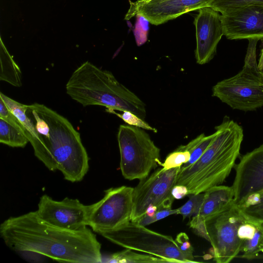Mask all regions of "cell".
<instances>
[{
    "label": "cell",
    "instance_id": "1",
    "mask_svg": "<svg viewBox=\"0 0 263 263\" xmlns=\"http://www.w3.org/2000/svg\"><path fill=\"white\" fill-rule=\"evenodd\" d=\"M0 235L16 253L32 251L64 262H102L101 245L87 227L62 229L43 220L36 211L6 219L0 225Z\"/></svg>",
    "mask_w": 263,
    "mask_h": 263
},
{
    "label": "cell",
    "instance_id": "2",
    "mask_svg": "<svg viewBox=\"0 0 263 263\" xmlns=\"http://www.w3.org/2000/svg\"><path fill=\"white\" fill-rule=\"evenodd\" d=\"M43 147L37 158L51 171H60L65 180L81 181L89 169V158L79 133L65 117L44 104L28 105Z\"/></svg>",
    "mask_w": 263,
    "mask_h": 263
},
{
    "label": "cell",
    "instance_id": "3",
    "mask_svg": "<svg viewBox=\"0 0 263 263\" xmlns=\"http://www.w3.org/2000/svg\"><path fill=\"white\" fill-rule=\"evenodd\" d=\"M215 128L216 135L202 155L192 165L180 167L176 185L185 186L187 195L221 184L239 156L243 138L241 126L226 116Z\"/></svg>",
    "mask_w": 263,
    "mask_h": 263
},
{
    "label": "cell",
    "instance_id": "4",
    "mask_svg": "<svg viewBox=\"0 0 263 263\" xmlns=\"http://www.w3.org/2000/svg\"><path fill=\"white\" fill-rule=\"evenodd\" d=\"M66 90L83 106H103L106 111L127 110L145 120V103L120 83L111 72L89 61L82 63L73 72L66 84Z\"/></svg>",
    "mask_w": 263,
    "mask_h": 263
},
{
    "label": "cell",
    "instance_id": "5",
    "mask_svg": "<svg viewBox=\"0 0 263 263\" xmlns=\"http://www.w3.org/2000/svg\"><path fill=\"white\" fill-rule=\"evenodd\" d=\"M259 40L248 39L242 69L212 88V96L234 109L253 111L263 106V77L258 68L256 54Z\"/></svg>",
    "mask_w": 263,
    "mask_h": 263
},
{
    "label": "cell",
    "instance_id": "6",
    "mask_svg": "<svg viewBox=\"0 0 263 263\" xmlns=\"http://www.w3.org/2000/svg\"><path fill=\"white\" fill-rule=\"evenodd\" d=\"M117 140L120 167L124 178L142 179L161 165L160 150L143 129L128 124L120 125Z\"/></svg>",
    "mask_w": 263,
    "mask_h": 263
},
{
    "label": "cell",
    "instance_id": "7",
    "mask_svg": "<svg viewBox=\"0 0 263 263\" xmlns=\"http://www.w3.org/2000/svg\"><path fill=\"white\" fill-rule=\"evenodd\" d=\"M246 218L233 204L228 209L191 227L195 234L210 242L214 260L229 263L240 252V226Z\"/></svg>",
    "mask_w": 263,
    "mask_h": 263
},
{
    "label": "cell",
    "instance_id": "8",
    "mask_svg": "<svg viewBox=\"0 0 263 263\" xmlns=\"http://www.w3.org/2000/svg\"><path fill=\"white\" fill-rule=\"evenodd\" d=\"M99 234L123 248L157 256L170 263L192 262L180 251L172 236L153 231L135 222L130 221Z\"/></svg>",
    "mask_w": 263,
    "mask_h": 263
},
{
    "label": "cell",
    "instance_id": "9",
    "mask_svg": "<svg viewBox=\"0 0 263 263\" xmlns=\"http://www.w3.org/2000/svg\"><path fill=\"white\" fill-rule=\"evenodd\" d=\"M180 167L156 170L151 175L139 180L133 190V207L131 221L142 217L149 206L157 209L172 208L175 198L172 194Z\"/></svg>",
    "mask_w": 263,
    "mask_h": 263
},
{
    "label": "cell",
    "instance_id": "10",
    "mask_svg": "<svg viewBox=\"0 0 263 263\" xmlns=\"http://www.w3.org/2000/svg\"><path fill=\"white\" fill-rule=\"evenodd\" d=\"M133 190L125 185L105 190L101 200L90 204L88 226L100 234L130 221Z\"/></svg>",
    "mask_w": 263,
    "mask_h": 263
},
{
    "label": "cell",
    "instance_id": "11",
    "mask_svg": "<svg viewBox=\"0 0 263 263\" xmlns=\"http://www.w3.org/2000/svg\"><path fill=\"white\" fill-rule=\"evenodd\" d=\"M90 205H85L77 199L65 198L55 200L42 195L36 212L44 221L54 226L71 230H80L88 224Z\"/></svg>",
    "mask_w": 263,
    "mask_h": 263
},
{
    "label": "cell",
    "instance_id": "12",
    "mask_svg": "<svg viewBox=\"0 0 263 263\" xmlns=\"http://www.w3.org/2000/svg\"><path fill=\"white\" fill-rule=\"evenodd\" d=\"M235 168L232 186L234 204L238 206L250 196L263 191V143L243 155Z\"/></svg>",
    "mask_w": 263,
    "mask_h": 263
},
{
    "label": "cell",
    "instance_id": "13",
    "mask_svg": "<svg viewBox=\"0 0 263 263\" xmlns=\"http://www.w3.org/2000/svg\"><path fill=\"white\" fill-rule=\"evenodd\" d=\"M220 18L229 40L263 39V6L249 5L228 10Z\"/></svg>",
    "mask_w": 263,
    "mask_h": 263
},
{
    "label": "cell",
    "instance_id": "14",
    "mask_svg": "<svg viewBox=\"0 0 263 263\" xmlns=\"http://www.w3.org/2000/svg\"><path fill=\"white\" fill-rule=\"evenodd\" d=\"M220 14L210 7L199 9L194 20L196 27V62L203 65L211 61L216 53L217 47L223 35Z\"/></svg>",
    "mask_w": 263,
    "mask_h": 263
},
{
    "label": "cell",
    "instance_id": "15",
    "mask_svg": "<svg viewBox=\"0 0 263 263\" xmlns=\"http://www.w3.org/2000/svg\"><path fill=\"white\" fill-rule=\"evenodd\" d=\"M214 0H151L128 11L125 19L139 14L150 23L158 25L190 11L208 7Z\"/></svg>",
    "mask_w": 263,
    "mask_h": 263
},
{
    "label": "cell",
    "instance_id": "16",
    "mask_svg": "<svg viewBox=\"0 0 263 263\" xmlns=\"http://www.w3.org/2000/svg\"><path fill=\"white\" fill-rule=\"evenodd\" d=\"M232 186L218 185L204 192V198L197 212L192 216L190 227L223 211L234 204Z\"/></svg>",
    "mask_w": 263,
    "mask_h": 263
},
{
    "label": "cell",
    "instance_id": "17",
    "mask_svg": "<svg viewBox=\"0 0 263 263\" xmlns=\"http://www.w3.org/2000/svg\"><path fill=\"white\" fill-rule=\"evenodd\" d=\"M242 240L241 258L251 260L263 253V228L247 219L243 222L239 229Z\"/></svg>",
    "mask_w": 263,
    "mask_h": 263
},
{
    "label": "cell",
    "instance_id": "18",
    "mask_svg": "<svg viewBox=\"0 0 263 263\" xmlns=\"http://www.w3.org/2000/svg\"><path fill=\"white\" fill-rule=\"evenodd\" d=\"M2 100L8 108L17 118L23 124L25 135L31 144L35 156L37 157L41 153L43 145L31 119L26 114L28 105L22 104L0 92Z\"/></svg>",
    "mask_w": 263,
    "mask_h": 263
},
{
    "label": "cell",
    "instance_id": "19",
    "mask_svg": "<svg viewBox=\"0 0 263 263\" xmlns=\"http://www.w3.org/2000/svg\"><path fill=\"white\" fill-rule=\"evenodd\" d=\"M1 74L0 80L20 87L22 85L21 70L9 54L1 38Z\"/></svg>",
    "mask_w": 263,
    "mask_h": 263
},
{
    "label": "cell",
    "instance_id": "20",
    "mask_svg": "<svg viewBox=\"0 0 263 263\" xmlns=\"http://www.w3.org/2000/svg\"><path fill=\"white\" fill-rule=\"evenodd\" d=\"M134 250H125L111 254L104 258L102 262L114 263H170L167 260L149 254L136 253Z\"/></svg>",
    "mask_w": 263,
    "mask_h": 263
},
{
    "label": "cell",
    "instance_id": "21",
    "mask_svg": "<svg viewBox=\"0 0 263 263\" xmlns=\"http://www.w3.org/2000/svg\"><path fill=\"white\" fill-rule=\"evenodd\" d=\"M237 206L246 219L263 228V191L250 196Z\"/></svg>",
    "mask_w": 263,
    "mask_h": 263
},
{
    "label": "cell",
    "instance_id": "22",
    "mask_svg": "<svg viewBox=\"0 0 263 263\" xmlns=\"http://www.w3.org/2000/svg\"><path fill=\"white\" fill-rule=\"evenodd\" d=\"M29 142L25 134L15 126L0 118V142L12 147H24Z\"/></svg>",
    "mask_w": 263,
    "mask_h": 263
},
{
    "label": "cell",
    "instance_id": "23",
    "mask_svg": "<svg viewBox=\"0 0 263 263\" xmlns=\"http://www.w3.org/2000/svg\"><path fill=\"white\" fill-rule=\"evenodd\" d=\"M216 135V132L209 136H205L204 134L202 133L187 144L180 145L182 148L187 150L190 153L189 160L180 167H186L195 162L210 146Z\"/></svg>",
    "mask_w": 263,
    "mask_h": 263
},
{
    "label": "cell",
    "instance_id": "24",
    "mask_svg": "<svg viewBox=\"0 0 263 263\" xmlns=\"http://www.w3.org/2000/svg\"><path fill=\"white\" fill-rule=\"evenodd\" d=\"M249 5L263 6V0H214L208 7L221 14L231 9Z\"/></svg>",
    "mask_w": 263,
    "mask_h": 263
},
{
    "label": "cell",
    "instance_id": "25",
    "mask_svg": "<svg viewBox=\"0 0 263 263\" xmlns=\"http://www.w3.org/2000/svg\"><path fill=\"white\" fill-rule=\"evenodd\" d=\"M190 158V153L180 146L174 151L170 153L160 166L164 170L181 167L186 163Z\"/></svg>",
    "mask_w": 263,
    "mask_h": 263
},
{
    "label": "cell",
    "instance_id": "26",
    "mask_svg": "<svg viewBox=\"0 0 263 263\" xmlns=\"http://www.w3.org/2000/svg\"><path fill=\"white\" fill-rule=\"evenodd\" d=\"M189 199L183 205L178 208V214L183 219L193 216L199 209L204 198V193L189 195Z\"/></svg>",
    "mask_w": 263,
    "mask_h": 263
},
{
    "label": "cell",
    "instance_id": "27",
    "mask_svg": "<svg viewBox=\"0 0 263 263\" xmlns=\"http://www.w3.org/2000/svg\"><path fill=\"white\" fill-rule=\"evenodd\" d=\"M107 112L116 115L128 125L138 127L143 129L151 130L155 133L157 132L156 128L149 125L145 120L129 111L125 110L122 111V114L117 113L114 110H109Z\"/></svg>",
    "mask_w": 263,
    "mask_h": 263
},
{
    "label": "cell",
    "instance_id": "28",
    "mask_svg": "<svg viewBox=\"0 0 263 263\" xmlns=\"http://www.w3.org/2000/svg\"><path fill=\"white\" fill-rule=\"evenodd\" d=\"M136 18L134 32L137 45L139 46L147 41L149 22L145 17L139 14L136 15Z\"/></svg>",
    "mask_w": 263,
    "mask_h": 263
},
{
    "label": "cell",
    "instance_id": "29",
    "mask_svg": "<svg viewBox=\"0 0 263 263\" xmlns=\"http://www.w3.org/2000/svg\"><path fill=\"white\" fill-rule=\"evenodd\" d=\"M174 214H178V209H172V208H168L157 209L153 216H148L143 215L140 219L135 221V222L141 226H146Z\"/></svg>",
    "mask_w": 263,
    "mask_h": 263
},
{
    "label": "cell",
    "instance_id": "30",
    "mask_svg": "<svg viewBox=\"0 0 263 263\" xmlns=\"http://www.w3.org/2000/svg\"><path fill=\"white\" fill-rule=\"evenodd\" d=\"M180 251L187 257L192 262H197L193 256L194 249L192 247L187 235L184 232L177 234L175 239Z\"/></svg>",
    "mask_w": 263,
    "mask_h": 263
},
{
    "label": "cell",
    "instance_id": "31",
    "mask_svg": "<svg viewBox=\"0 0 263 263\" xmlns=\"http://www.w3.org/2000/svg\"><path fill=\"white\" fill-rule=\"evenodd\" d=\"M0 118L22 130L25 134V130L17 118L8 108L3 101L0 99Z\"/></svg>",
    "mask_w": 263,
    "mask_h": 263
},
{
    "label": "cell",
    "instance_id": "32",
    "mask_svg": "<svg viewBox=\"0 0 263 263\" xmlns=\"http://www.w3.org/2000/svg\"><path fill=\"white\" fill-rule=\"evenodd\" d=\"M16 253L23 258L29 262H43L47 258L42 254L32 251H20Z\"/></svg>",
    "mask_w": 263,
    "mask_h": 263
},
{
    "label": "cell",
    "instance_id": "33",
    "mask_svg": "<svg viewBox=\"0 0 263 263\" xmlns=\"http://www.w3.org/2000/svg\"><path fill=\"white\" fill-rule=\"evenodd\" d=\"M172 194L175 199H181L187 195V189L184 185H175Z\"/></svg>",
    "mask_w": 263,
    "mask_h": 263
},
{
    "label": "cell",
    "instance_id": "34",
    "mask_svg": "<svg viewBox=\"0 0 263 263\" xmlns=\"http://www.w3.org/2000/svg\"><path fill=\"white\" fill-rule=\"evenodd\" d=\"M151 0H137L135 2H130V7L128 11H132L140 6L150 1Z\"/></svg>",
    "mask_w": 263,
    "mask_h": 263
},
{
    "label": "cell",
    "instance_id": "35",
    "mask_svg": "<svg viewBox=\"0 0 263 263\" xmlns=\"http://www.w3.org/2000/svg\"><path fill=\"white\" fill-rule=\"evenodd\" d=\"M258 68L259 71L263 70V48L261 50L260 57L258 63Z\"/></svg>",
    "mask_w": 263,
    "mask_h": 263
}]
</instances>
